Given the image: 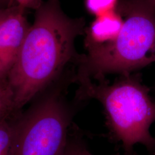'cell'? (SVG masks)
I'll use <instances>...</instances> for the list:
<instances>
[{
  "instance_id": "1",
  "label": "cell",
  "mask_w": 155,
  "mask_h": 155,
  "mask_svg": "<svg viewBox=\"0 0 155 155\" xmlns=\"http://www.w3.org/2000/svg\"><path fill=\"white\" fill-rule=\"evenodd\" d=\"M83 25L82 20L67 16L58 0H49L36 10L16 61L6 74L16 111L54 82L68 63L77 61L74 43Z\"/></svg>"
},
{
  "instance_id": "2",
  "label": "cell",
  "mask_w": 155,
  "mask_h": 155,
  "mask_svg": "<svg viewBox=\"0 0 155 155\" xmlns=\"http://www.w3.org/2000/svg\"><path fill=\"white\" fill-rule=\"evenodd\" d=\"M78 100L95 99L102 105L111 132L130 151L137 144L155 152V137L150 132L155 121V102L137 76L122 74L113 83L104 79L93 82L83 79L75 81Z\"/></svg>"
},
{
  "instance_id": "3",
  "label": "cell",
  "mask_w": 155,
  "mask_h": 155,
  "mask_svg": "<svg viewBox=\"0 0 155 155\" xmlns=\"http://www.w3.org/2000/svg\"><path fill=\"white\" fill-rule=\"evenodd\" d=\"M78 58L74 81L129 74L155 61V4L150 0L130 4L120 32L110 43L87 48Z\"/></svg>"
},
{
  "instance_id": "4",
  "label": "cell",
  "mask_w": 155,
  "mask_h": 155,
  "mask_svg": "<svg viewBox=\"0 0 155 155\" xmlns=\"http://www.w3.org/2000/svg\"><path fill=\"white\" fill-rule=\"evenodd\" d=\"M70 116L61 91L47 94L15 121L11 155H63Z\"/></svg>"
},
{
  "instance_id": "5",
  "label": "cell",
  "mask_w": 155,
  "mask_h": 155,
  "mask_svg": "<svg viewBox=\"0 0 155 155\" xmlns=\"http://www.w3.org/2000/svg\"><path fill=\"white\" fill-rule=\"evenodd\" d=\"M24 10L20 6L13 7L0 22L1 74H6L13 65L30 27Z\"/></svg>"
},
{
  "instance_id": "6",
  "label": "cell",
  "mask_w": 155,
  "mask_h": 155,
  "mask_svg": "<svg viewBox=\"0 0 155 155\" xmlns=\"http://www.w3.org/2000/svg\"><path fill=\"white\" fill-rule=\"evenodd\" d=\"M123 25L124 20L116 10L97 17L88 31L86 48L110 43L120 32Z\"/></svg>"
},
{
  "instance_id": "7",
  "label": "cell",
  "mask_w": 155,
  "mask_h": 155,
  "mask_svg": "<svg viewBox=\"0 0 155 155\" xmlns=\"http://www.w3.org/2000/svg\"><path fill=\"white\" fill-rule=\"evenodd\" d=\"M16 113L13 94L6 74L0 73V121L11 118Z\"/></svg>"
},
{
  "instance_id": "8",
  "label": "cell",
  "mask_w": 155,
  "mask_h": 155,
  "mask_svg": "<svg viewBox=\"0 0 155 155\" xmlns=\"http://www.w3.org/2000/svg\"><path fill=\"white\" fill-rule=\"evenodd\" d=\"M11 119L0 121V155H11L15 122Z\"/></svg>"
},
{
  "instance_id": "9",
  "label": "cell",
  "mask_w": 155,
  "mask_h": 155,
  "mask_svg": "<svg viewBox=\"0 0 155 155\" xmlns=\"http://www.w3.org/2000/svg\"><path fill=\"white\" fill-rule=\"evenodd\" d=\"M118 0H86V6L90 13L97 17L114 11Z\"/></svg>"
},
{
  "instance_id": "10",
  "label": "cell",
  "mask_w": 155,
  "mask_h": 155,
  "mask_svg": "<svg viewBox=\"0 0 155 155\" xmlns=\"http://www.w3.org/2000/svg\"><path fill=\"white\" fill-rule=\"evenodd\" d=\"M63 155H92L83 145L79 143L67 141L66 147Z\"/></svg>"
},
{
  "instance_id": "11",
  "label": "cell",
  "mask_w": 155,
  "mask_h": 155,
  "mask_svg": "<svg viewBox=\"0 0 155 155\" xmlns=\"http://www.w3.org/2000/svg\"><path fill=\"white\" fill-rule=\"evenodd\" d=\"M18 5L23 8L37 10L43 4L41 0H15Z\"/></svg>"
},
{
  "instance_id": "12",
  "label": "cell",
  "mask_w": 155,
  "mask_h": 155,
  "mask_svg": "<svg viewBox=\"0 0 155 155\" xmlns=\"http://www.w3.org/2000/svg\"><path fill=\"white\" fill-rule=\"evenodd\" d=\"M12 8H9L7 9H0V22H1L7 16L12 10Z\"/></svg>"
},
{
  "instance_id": "13",
  "label": "cell",
  "mask_w": 155,
  "mask_h": 155,
  "mask_svg": "<svg viewBox=\"0 0 155 155\" xmlns=\"http://www.w3.org/2000/svg\"><path fill=\"white\" fill-rule=\"evenodd\" d=\"M150 1H151L152 2H153L155 4V0H150Z\"/></svg>"
}]
</instances>
